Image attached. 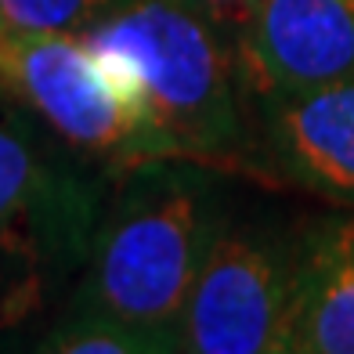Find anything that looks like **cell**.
<instances>
[{
  "mask_svg": "<svg viewBox=\"0 0 354 354\" xmlns=\"http://www.w3.org/2000/svg\"><path fill=\"white\" fill-rule=\"evenodd\" d=\"M44 351H58V354H159L167 347L156 336L127 326V322L76 311L69 322H62L44 340Z\"/></svg>",
  "mask_w": 354,
  "mask_h": 354,
  "instance_id": "9c48e42d",
  "label": "cell"
},
{
  "mask_svg": "<svg viewBox=\"0 0 354 354\" xmlns=\"http://www.w3.org/2000/svg\"><path fill=\"white\" fill-rule=\"evenodd\" d=\"M0 91L29 105L80 152L145 163V127L84 33L0 26Z\"/></svg>",
  "mask_w": 354,
  "mask_h": 354,
  "instance_id": "277c9868",
  "label": "cell"
},
{
  "mask_svg": "<svg viewBox=\"0 0 354 354\" xmlns=\"http://www.w3.org/2000/svg\"><path fill=\"white\" fill-rule=\"evenodd\" d=\"M224 232L214 181L188 159L134 163L87 250L80 311L127 322L181 351V315L210 246Z\"/></svg>",
  "mask_w": 354,
  "mask_h": 354,
  "instance_id": "7a4b0ae2",
  "label": "cell"
},
{
  "mask_svg": "<svg viewBox=\"0 0 354 354\" xmlns=\"http://www.w3.org/2000/svg\"><path fill=\"white\" fill-rule=\"evenodd\" d=\"M84 40L138 109L145 159L235 163L243 145L235 51L181 0H123Z\"/></svg>",
  "mask_w": 354,
  "mask_h": 354,
  "instance_id": "6da1fadb",
  "label": "cell"
},
{
  "mask_svg": "<svg viewBox=\"0 0 354 354\" xmlns=\"http://www.w3.org/2000/svg\"><path fill=\"white\" fill-rule=\"evenodd\" d=\"M297 246L261 232L217 235L181 315V351L286 354Z\"/></svg>",
  "mask_w": 354,
  "mask_h": 354,
  "instance_id": "5b68a950",
  "label": "cell"
},
{
  "mask_svg": "<svg viewBox=\"0 0 354 354\" xmlns=\"http://www.w3.org/2000/svg\"><path fill=\"white\" fill-rule=\"evenodd\" d=\"M0 94H4V91H0Z\"/></svg>",
  "mask_w": 354,
  "mask_h": 354,
  "instance_id": "7c38bea8",
  "label": "cell"
},
{
  "mask_svg": "<svg viewBox=\"0 0 354 354\" xmlns=\"http://www.w3.org/2000/svg\"><path fill=\"white\" fill-rule=\"evenodd\" d=\"M286 354H354V214L318 221L297 243Z\"/></svg>",
  "mask_w": 354,
  "mask_h": 354,
  "instance_id": "ba28073f",
  "label": "cell"
},
{
  "mask_svg": "<svg viewBox=\"0 0 354 354\" xmlns=\"http://www.w3.org/2000/svg\"><path fill=\"white\" fill-rule=\"evenodd\" d=\"M123 0H0V26L33 33H84Z\"/></svg>",
  "mask_w": 354,
  "mask_h": 354,
  "instance_id": "30bf717a",
  "label": "cell"
},
{
  "mask_svg": "<svg viewBox=\"0 0 354 354\" xmlns=\"http://www.w3.org/2000/svg\"><path fill=\"white\" fill-rule=\"evenodd\" d=\"M264 152L279 177L354 206V76L264 102Z\"/></svg>",
  "mask_w": 354,
  "mask_h": 354,
  "instance_id": "52a82bcc",
  "label": "cell"
},
{
  "mask_svg": "<svg viewBox=\"0 0 354 354\" xmlns=\"http://www.w3.org/2000/svg\"><path fill=\"white\" fill-rule=\"evenodd\" d=\"M235 76L261 102L354 76V0H261L232 40Z\"/></svg>",
  "mask_w": 354,
  "mask_h": 354,
  "instance_id": "8992f818",
  "label": "cell"
},
{
  "mask_svg": "<svg viewBox=\"0 0 354 354\" xmlns=\"http://www.w3.org/2000/svg\"><path fill=\"white\" fill-rule=\"evenodd\" d=\"M181 4L210 22L224 40H235V33L246 26V19L261 0H181Z\"/></svg>",
  "mask_w": 354,
  "mask_h": 354,
  "instance_id": "8fae6325",
  "label": "cell"
},
{
  "mask_svg": "<svg viewBox=\"0 0 354 354\" xmlns=\"http://www.w3.org/2000/svg\"><path fill=\"white\" fill-rule=\"evenodd\" d=\"M98 199L15 116H0V326L37 315L87 261Z\"/></svg>",
  "mask_w": 354,
  "mask_h": 354,
  "instance_id": "3957f363",
  "label": "cell"
}]
</instances>
